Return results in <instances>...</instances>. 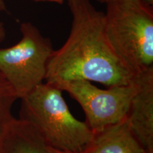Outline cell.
<instances>
[{"label": "cell", "mask_w": 153, "mask_h": 153, "mask_svg": "<svg viewBox=\"0 0 153 153\" xmlns=\"http://www.w3.org/2000/svg\"><path fill=\"white\" fill-rule=\"evenodd\" d=\"M68 2L72 16L71 30L64 45L50 57L45 81L85 79L108 87L135 82L137 76L120 60L108 41L104 13L89 0Z\"/></svg>", "instance_id": "cell-1"}, {"label": "cell", "mask_w": 153, "mask_h": 153, "mask_svg": "<svg viewBox=\"0 0 153 153\" xmlns=\"http://www.w3.org/2000/svg\"><path fill=\"white\" fill-rule=\"evenodd\" d=\"M62 91L54 84L43 82L21 99L19 119L33 126L52 148L83 152L94 133L85 121L72 116Z\"/></svg>", "instance_id": "cell-2"}, {"label": "cell", "mask_w": 153, "mask_h": 153, "mask_svg": "<svg viewBox=\"0 0 153 153\" xmlns=\"http://www.w3.org/2000/svg\"><path fill=\"white\" fill-rule=\"evenodd\" d=\"M106 5L105 32L118 57L137 76L153 69V7L142 0Z\"/></svg>", "instance_id": "cell-3"}, {"label": "cell", "mask_w": 153, "mask_h": 153, "mask_svg": "<svg viewBox=\"0 0 153 153\" xmlns=\"http://www.w3.org/2000/svg\"><path fill=\"white\" fill-rule=\"evenodd\" d=\"M22 39L12 46L0 48V74L22 99L45 79L47 65L54 51L50 38L44 37L30 22L20 26Z\"/></svg>", "instance_id": "cell-4"}, {"label": "cell", "mask_w": 153, "mask_h": 153, "mask_svg": "<svg viewBox=\"0 0 153 153\" xmlns=\"http://www.w3.org/2000/svg\"><path fill=\"white\" fill-rule=\"evenodd\" d=\"M68 92L79 103L86 116V123L93 133L120 121L127 116L133 97L140 88L138 77L128 85L101 89L85 79L53 83Z\"/></svg>", "instance_id": "cell-5"}, {"label": "cell", "mask_w": 153, "mask_h": 153, "mask_svg": "<svg viewBox=\"0 0 153 153\" xmlns=\"http://www.w3.org/2000/svg\"><path fill=\"white\" fill-rule=\"evenodd\" d=\"M140 88L132 99L127 120L147 153H153V69L137 75Z\"/></svg>", "instance_id": "cell-6"}, {"label": "cell", "mask_w": 153, "mask_h": 153, "mask_svg": "<svg viewBox=\"0 0 153 153\" xmlns=\"http://www.w3.org/2000/svg\"><path fill=\"white\" fill-rule=\"evenodd\" d=\"M82 153H147L130 128L127 117L94 133Z\"/></svg>", "instance_id": "cell-7"}, {"label": "cell", "mask_w": 153, "mask_h": 153, "mask_svg": "<svg viewBox=\"0 0 153 153\" xmlns=\"http://www.w3.org/2000/svg\"><path fill=\"white\" fill-rule=\"evenodd\" d=\"M0 153H57L33 126L14 118L0 143Z\"/></svg>", "instance_id": "cell-8"}, {"label": "cell", "mask_w": 153, "mask_h": 153, "mask_svg": "<svg viewBox=\"0 0 153 153\" xmlns=\"http://www.w3.org/2000/svg\"><path fill=\"white\" fill-rule=\"evenodd\" d=\"M17 99L10 85L0 74V143L15 118L12 114V107Z\"/></svg>", "instance_id": "cell-9"}, {"label": "cell", "mask_w": 153, "mask_h": 153, "mask_svg": "<svg viewBox=\"0 0 153 153\" xmlns=\"http://www.w3.org/2000/svg\"><path fill=\"white\" fill-rule=\"evenodd\" d=\"M6 37V30L3 23L0 22V44L4 41Z\"/></svg>", "instance_id": "cell-10"}, {"label": "cell", "mask_w": 153, "mask_h": 153, "mask_svg": "<svg viewBox=\"0 0 153 153\" xmlns=\"http://www.w3.org/2000/svg\"><path fill=\"white\" fill-rule=\"evenodd\" d=\"M32 1H37V2H39V1H48V2H55L62 4L64 2L65 0H32Z\"/></svg>", "instance_id": "cell-11"}, {"label": "cell", "mask_w": 153, "mask_h": 153, "mask_svg": "<svg viewBox=\"0 0 153 153\" xmlns=\"http://www.w3.org/2000/svg\"><path fill=\"white\" fill-rule=\"evenodd\" d=\"M7 7L4 0H0V11H7Z\"/></svg>", "instance_id": "cell-12"}, {"label": "cell", "mask_w": 153, "mask_h": 153, "mask_svg": "<svg viewBox=\"0 0 153 153\" xmlns=\"http://www.w3.org/2000/svg\"><path fill=\"white\" fill-rule=\"evenodd\" d=\"M142 1L149 6H151V7L153 6V0H142Z\"/></svg>", "instance_id": "cell-13"}, {"label": "cell", "mask_w": 153, "mask_h": 153, "mask_svg": "<svg viewBox=\"0 0 153 153\" xmlns=\"http://www.w3.org/2000/svg\"><path fill=\"white\" fill-rule=\"evenodd\" d=\"M54 150L57 153H82V152H69V151H61L58 150H55V149H54Z\"/></svg>", "instance_id": "cell-14"}, {"label": "cell", "mask_w": 153, "mask_h": 153, "mask_svg": "<svg viewBox=\"0 0 153 153\" xmlns=\"http://www.w3.org/2000/svg\"><path fill=\"white\" fill-rule=\"evenodd\" d=\"M96 1H99V2H100V3H108V2H109V1H113V0H96Z\"/></svg>", "instance_id": "cell-15"}]
</instances>
